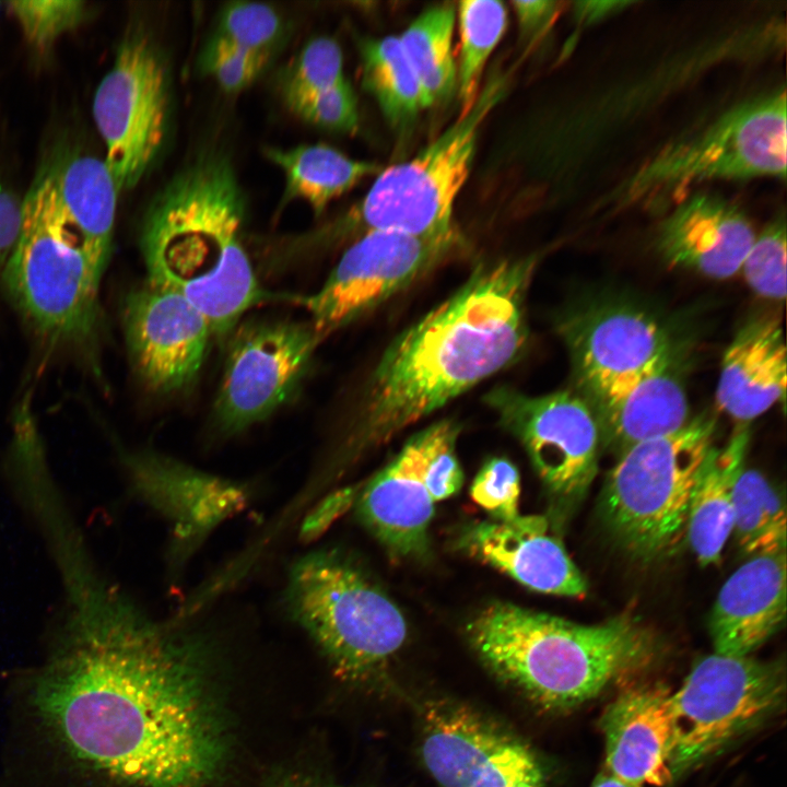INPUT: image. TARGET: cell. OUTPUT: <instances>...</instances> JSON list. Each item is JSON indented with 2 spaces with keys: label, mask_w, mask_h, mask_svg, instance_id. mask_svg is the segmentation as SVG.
<instances>
[{
  "label": "cell",
  "mask_w": 787,
  "mask_h": 787,
  "mask_svg": "<svg viewBox=\"0 0 787 787\" xmlns=\"http://www.w3.org/2000/svg\"><path fill=\"white\" fill-rule=\"evenodd\" d=\"M64 622L33 706L80 765L129 787H204L227 751L207 646L185 616L157 620L99 575L86 551L55 561Z\"/></svg>",
  "instance_id": "obj_1"
},
{
  "label": "cell",
  "mask_w": 787,
  "mask_h": 787,
  "mask_svg": "<svg viewBox=\"0 0 787 787\" xmlns=\"http://www.w3.org/2000/svg\"><path fill=\"white\" fill-rule=\"evenodd\" d=\"M537 265L536 255L480 262L451 295L387 345L344 430L332 471L354 463L524 354L526 299Z\"/></svg>",
  "instance_id": "obj_2"
},
{
  "label": "cell",
  "mask_w": 787,
  "mask_h": 787,
  "mask_svg": "<svg viewBox=\"0 0 787 787\" xmlns=\"http://www.w3.org/2000/svg\"><path fill=\"white\" fill-rule=\"evenodd\" d=\"M246 212L231 157L205 148L155 195L142 222L146 284L189 301L220 343L252 308L298 301L261 284L243 239Z\"/></svg>",
  "instance_id": "obj_3"
},
{
  "label": "cell",
  "mask_w": 787,
  "mask_h": 787,
  "mask_svg": "<svg viewBox=\"0 0 787 787\" xmlns=\"http://www.w3.org/2000/svg\"><path fill=\"white\" fill-rule=\"evenodd\" d=\"M465 636L501 682L557 712L597 697L644 665L651 650L646 632L627 616L579 624L507 601L482 607Z\"/></svg>",
  "instance_id": "obj_4"
},
{
  "label": "cell",
  "mask_w": 787,
  "mask_h": 787,
  "mask_svg": "<svg viewBox=\"0 0 787 787\" xmlns=\"http://www.w3.org/2000/svg\"><path fill=\"white\" fill-rule=\"evenodd\" d=\"M786 90L749 97L710 122L667 142L602 201L624 209H662L710 180L786 178Z\"/></svg>",
  "instance_id": "obj_5"
},
{
  "label": "cell",
  "mask_w": 787,
  "mask_h": 787,
  "mask_svg": "<svg viewBox=\"0 0 787 787\" xmlns=\"http://www.w3.org/2000/svg\"><path fill=\"white\" fill-rule=\"evenodd\" d=\"M496 74L458 119L412 158L383 168L365 196L316 237V245L355 239L372 231L416 236L459 232L454 205L465 185L480 128L507 90Z\"/></svg>",
  "instance_id": "obj_6"
},
{
  "label": "cell",
  "mask_w": 787,
  "mask_h": 787,
  "mask_svg": "<svg viewBox=\"0 0 787 787\" xmlns=\"http://www.w3.org/2000/svg\"><path fill=\"white\" fill-rule=\"evenodd\" d=\"M283 599L290 619L350 680L384 671L407 639L398 606L337 551L316 550L293 562Z\"/></svg>",
  "instance_id": "obj_7"
},
{
  "label": "cell",
  "mask_w": 787,
  "mask_h": 787,
  "mask_svg": "<svg viewBox=\"0 0 787 787\" xmlns=\"http://www.w3.org/2000/svg\"><path fill=\"white\" fill-rule=\"evenodd\" d=\"M3 271L11 296L38 331L55 340L90 333L105 267L66 216L47 171L21 201L20 232Z\"/></svg>",
  "instance_id": "obj_8"
},
{
  "label": "cell",
  "mask_w": 787,
  "mask_h": 787,
  "mask_svg": "<svg viewBox=\"0 0 787 787\" xmlns=\"http://www.w3.org/2000/svg\"><path fill=\"white\" fill-rule=\"evenodd\" d=\"M714 435L713 419L696 416L620 455L606 479L600 509L609 532L632 556H663L685 536L690 501Z\"/></svg>",
  "instance_id": "obj_9"
},
{
  "label": "cell",
  "mask_w": 787,
  "mask_h": 787,
  "mask_svg": "<svg viewBox=\"0 0 787 787\" xmlns=\"http://www.w3.org/2000/svg\"><path fill=\"white\" fill-rule=\"evenodd\" d=\"M778 662L713 653L701 658L672 692L678 743L672 780L761 726L785 698Z\"/></svg>",
  "instance_id": "obj_10"
},
{
  "label": "cell",
  "mask_w": 787,
  "mask_h": 787,
  "mask_svg": "<svg viewBox=\"0 0 787 787\" xmlns=\"http://www.w3.org/2000/svg\"><path fill=\"white\" fill-rule=\"evenodd\" d=\"M92 111L118 191L136 187L164 150L173 116L171 66L149 34L137 31L120 43Z\"/></svg>",
  "instance_id": "obj_11"
},
{
  "label": "cell",
  "mask_w": 787,
  "mask_h": 787,
  "mask_svg": "<svg viewBox=\"0 0 787 787\" xmlns=\"http://www.w3.org/2000/svg\"><path fill=\"white\" fill-rule=\"evenodd\" d=\"M322 343L309 322L247 319L231 332L211 422L223 436L263 422L299 392Z\"/></svg>",
  "instance_id": "obj_12"
},
{
  "label": "cell",
  "mask_w": 787,
  "mask_h": 787,
  "mask_svg": "<svg viewBox=\"0 0 787 787\" xmlns=\"http://www.w3.org/2000/svg\"><path fill=\"white\" fill-rule=\"evenodd\" d=\"M462 235L372 231L353 239L326 281L297 305L324 342L465 250Z\"/></svg>",
  "instance_id": "obj_13"
},
{
  "label": "cell",
  "mask_w": 787,
  "mask_h": 787,
  "mask_svg": "<svg viewBox=\"0 0 787 787\" xmlns=\"http://www.w3.org/2000/svg\"><path fill=\"white\" fill-rule=\"evenodd\" d=\"M483 402L522 445L550 497L548 518L559 524L597 473L601 438L596 414L568 390L531 396L501 385Z\"/></svg>",
  "instance_id": "obj_14"
},
{
  "label": "cell",
  "mask_w": 787,
  "mask_h": 787,
  "mask_svg": "<svg viewBox=\"0 0 787 787\" xmlns=\"http://www.w3.org/2000/svg\"><path fill=\"white\" fill-rule=\"evenodd\" d=\"M421 725L422 762L439 787H544L531 748L479 712L430 702Z\"/></svg>",
  "instance_id": "obj_15"
},
{
  "label": "cell",
  "mask_w": 787,
  "mask_h": 787,
  "mask_svg": "<svg viewBox=\"0 0 787 787\" xmlns=\"http://www.w3.org/2000/svg\"><path fill=\"white\" fill-rule=\"evenodd\" d=\"M131 489L169 526L168 557L179 568L219 525L243 512L251 488L152 449L121 453Z\"/></svg>",
  "instance_id": "obj_16"
},
{
  "label": "cell",
  "mask_w": 787,
  "mask_h": 787,
  "mask_svg": "<svg viewBox=\"0 0 787 787\" xmlns=\"http://www.w3.org/2000/svg\"><path fill=\"white\" fill-rule=\"evenodd\" d=\"M124 331L134 371L161 396L181 393L195 384L214 339L189 301L149 284L126 297Z\"/></svg>",
  "instance_id": "obj_17"
},
{
  "label": "cell",
  "mask_w": 787,
  "mask_h": 787,
  "mask_svg": "<svg viewBox=\"0 0 787 787\" xmlns=\"http://www.w3.org/2000/svg\"><path fill=\"white\" fill-rule=\"evenodd\" d=\"M580 383L596 400L606 398L641 374L672 357L663 326L643 309L609 304L561 321Z\"/></svg>",
  "instance_id": "obj_18"
},
{
  "label": "cell",
  "mask_w": 787,
  "mask_h": 787,
  "mask_svg": "<svg viewBox=\"0 0 787 787\" xmlns=\"http://www.w3.org/2000/svg\"><path fill=\"white\" fill-rule=\"evenodd\" d=\"M672 692L658 684L637 685L606 707L600 723L604 771L635 787L672 782L678 743Z\"/></svg>",
  "instance_id": "obj_19"
},
{
  "label": "cell",
  "mask_w": 787,
  "mask_h": 787,
  "mask_svg": "<svg viewBox=\"0 0 787 787\" xmlns=\"http://www.w3.org/2000/svg\"><path fill=\"white\" fill-rule=\"evenodd\" d=\"M427 442V427L412 435L361 486L354 503L359 520L395 560H421L430 552L428 527L436 503L423 479Z\"/></svg>",
  "instance_id": "obj_20"
},
{
  "label": "cell",
  "mask_w": 787,
  "mask_h": 787,
  "mask_svg": "<svg viewBox=\"0 0 787 787\" xmlns=\"http://www.w3.org/2000/svg\"><path fill=\"white\" fill-rule=\"evenodd\" d=\"M456 544L531 590L573 598L587 592L584 575L551 533L547 516L520 515L510 524L475 521L461 530Z\"/></svg>",
  "instance_id": "obj_21"
},
{
  "label": "cell",
  "mask_w": 787,
  "mask_h": 787,
  "mask_svg": "<svg viewBox=\"0 0 787 787\" xmlns=\"http://www.w3.org/2000/svg\"><path fill=\"white\" fill-rule=\"evenodd\" d=\"M755 236L736 203L695 192L674 204L660 224L657 244L671 265L721 280L740 272Z\"/></svg>",
  "instance_id": "obj_22"
},
{
  "label": "cell",
  "mask_w": 787,
  "mask_h": 787,
  "mask_svg": "<svg viewBox=\"0 0 787 787\" xmlns=\"http://www.w3.org/2000/svg\"><path fill=\"white\" fill-rule=\"evenodd\" d=\"M786 618V551L750 556L724 583L709 615L714 653L750 656Z\"/></svg>",
  "instance_id": "obj_23"
},
{
  "label": "cell",
  "mask_w": 787,
  "mask_h": 787,
  "mask_svg": "<svg viewBox=\"0 0 787 787\" xmlns=\"http://www.w3.org/2000/svg\"><path fill=\"white\" fill-rule=\"evenodd\" d=\"M786 377V345L779 322L770 317L751 319L724 353L716 402L744 424L785 402Z\"/></svg>",
  "instance_id": "obj_24"
},
{
  "label": "cell",
  "mask_w": 787,
  "mask_h": 787,
  "mask_svg": "<svg viewBox=\"0 0 787 787\" xmlns=\"http://www.w3.org/2000/svg\"><path fill=\"white\" fill-rule=\"evenodd\" d=\"M600 438L620 455L630 447L682 428L689 421L684 386L672 357L597 400Z\"/></svg>",
  "instance_id": "obj_25"
},
{
  "label": "cell",
  "mask_w": 787,
  "mask_h": 787,
  "mask_svg": "<svg viewBox=\"0 0 787 787\" xmlns=\"http://www.w3.org/2000/svg\"><path fill=\"white\" fill-rule=\"evenodd\" d=\"M748 445L749 431L743 424L724 447L712 449L694 486L685 538L702 565L717 563L731 536L733 491Z\"/></svg>",
  "instance_id": "obj_26"
},
{
  "label": "cell",
  "mask_w": 787,
  "mask_h": 787,
  "mask_svg": "<svg viewBox=\"0 0 787 787\" xmlns=\"http://www.w3.org/2000/svg\"><path fill=\"white\" fill-rule=\"evenodd\" d=\"M59 203L96 260L110 256L118 189L104 160L68 157L47 169Z\"/></svg>",
  "instance_id": "obj_27"
},
{
  "label": "cell",
  "mask_w": 787,
  "mask_h": 787,
  "mask_svg": "<svg viewBox=\"0 0 787 787\" xmlns=\"http://www.w3.org/2000/svg\"><path fill=\"white\" fill-rule=\"evenodd\" d=\"M265 155L284 175L282 204L305 201L316 216L322 214L332 200L383 169L375 162L353 160L322 143L286 149L271 146L265 150Z\"/></svg>",
  "instance_id": "obj_28"
},
{
  "label": "cell",
  "mask_w": 787,
  "mask_h": 787,
  "mask_svg": "<svg viewBox=\"0 0 787 787\" xmlns=\"http://www.w3.org/2000/svg\"><path fill=\"white\" fill-rule=\"evenodd\" d=\"M359 49L364 90L392 128L410 127L428 105L398 36L364 38Z\"/></svg>",
  "instance_id": "obj_29"
},
{
  "label": "cell",
  "mask_w": 787,
  "mask_h": 787,
  "mask_svg": "<svg viewBox=\"0 0 787 787\" xmlns=\"http://www.w3.org/2000/svg\"><path fill=\"white\" fill-rule=\"evenodd\" d=\"M455 23L456 7L445 2L425 9L398 36L428 107L447 102L456 92Z\"/></svg>",
  "instance_id": "obj_30"
},
{
  "label": "cell",
  "mask_w": 787,
  "mask_h": 787,
  "mask_svg": "<svg viewBox=\"0 0 787 787\" xmlns=\"http://www.w3.org/2000/svg\"><path fill=\"white\" fill-rule=\"evenodd\" d=\"M748 555L786 551L785 500L760 471L743 468L733 491L732 532Z\"/></svg>",
  "instance_id": "obj_31"
},
{
  "label": "cell",
  "mask_w": 787,
  "mask_h": 787,
  "mask_svg": "<svg viewBox=\"0 0 787 787\" xmlns=\"http://www.w3.org/2000/svg\"><path fill=\"white\" fill-rule=\"evenodd\" d=\"M459 31L456 93L462 111L474 102L484 66L503 37L507 10L502 1L465 0L456 7Z\"/></svg>",
  "instance_id": "obj_32"
},
{
  "label": "cell",
  "mask_w": 787,
  "mask_h": 787,
  "mask_svg": "<svg viewBox=\"0 0 787 787\" xmlns=\"http://www.w3.org/2000/svg\"><path fill=\"white\" fill-rule=\"evenodd\" d=\"M345 79L343 54L339 44L326 36L310 39L283 70L280 92L289 106Z\"/></svg>",
  "instance_id": "obj_33"
},
{
  "label": "cell",
  "mask_w": 787,
  "mask_h": 787,
  "mask_svg": "<svg viewBox=\"0 0 787 787\" xmlns=\"http://www.w3.org/2000/svg\"><path fill=\"white\" fill-rule=\"evenodd\" d=\"M285 33L280 13L267 3L234 1L221 10L216 35L255 54L270 57Z\"/></svg>",
  "instance_id": "obj_34"
},
{
  "label": "cell",
  "mask_w": 787,
  "mask_h": 787,
  "mask_svg": "<svg viewBox=\"0 0 787 787\" xmlns=\"http://www.w3.org/2000/svg\"><path fill=\"white\" fill-rule=\"evenodd\" d=\"M740 271L759 295L782 301L786 296V215L778 212L755 236Z\"/></svg>",
  "instance_id": "obj_35"
},
{
  "label": "cell",
  "mask_w": 787,
  "mask_h": 787,
  "mask_svg": "<svg viewBox=\"0 0 787 787\" xmlns=\"http://www.w3.org/2000/svg\"><path fill=\"white\" fill-rule=\"evenodd\" d=\"M8 8L27 42L38 50H46L74 28L86 10L80 0H17L8 2Z\"/></svg>",
  "instance_id": "obj_36"
},
{
  "label": "cell",
  "mask_w": 787,
  "mask_h": 787,
  "mask_svg": "<svg viewBox=\"0 0 787 787\" xmlns=\"http://www.w3.org/2000/svg\"><path fill=\"white\" fill-rule=\"evenodd\" d=\"M270 57L245 50L219 35L203 46L199 70L224 92L235 94L250 86L262 73Z\"/></svg>",
  "instance_id": "obj_37"
},
{
  "label": "cell",
  "mask_w": 787,
  "mask_h": 787,
  "mask_svg": "<svg viewBox=\"0 0 787 787\" xmlns=\"http://www.w3.org/2000/svg\"><path fill=\"white\" fill-rule=\"evenodd\" d=\"M520 477L516 466L503 457L483 463L470 486L472 501L494 521L510 524L519 513Z\"/></svg>",
  "instance_id": "obj_38"
},
{
  "label": "cell",
  "mask_w": 787,
  "mask_h": 787,
  "mask_svg": "<svg viewBox=\"0 0 787 787\" xmlns=\"http://www.w3.org/2000/svg\"><path fill=\"white\" fill-rule=\"evenodd\" d=\"M289 108L304 121L325 130L353 132L357 129V99L346 79L292 104Z\"/></svg>",
  "instance_id": "obj_39"
},
{
  "label": "cell",
  "mask_w": 787,
  "mask_h": 787,
  "mask_svg": "<svg viewBox=\"0 0 787 787\" xmlns=\"http://www.w3.org/2000/svg\"><path fill=\"white\" fill-rule=\"evenodd\" d=\"M362 485L336 490L319 501L302 519L298 540L309 543L319 538L331 524L354 505Z\"/></svg>",
  "instance_id": "obj_40"
},
{
  "label": "cell",
  "mask_w": 787,
  "mask_h": 787,
  "mask_svg": "<svg viewBox=\"0 0 787 787\" xmlns=\"http://www.w3.org/2000/svg\"><path fill=\"white\" fill-rule=\"evenodd\" d=\"M556 1H514L520 35L525 40H535L551 25L556 15Z\"/></svg>",
  "instance_id": "obj_41"
},
{
  "label": "cell",
  "mask_w": 787,
  "mask_h": 787,
  "mask_svg": "<svg viewBox=\"0 0 787 787\" xmlns=\"http://www.w3.org/2000/svg\"><path fill=\"white\" fill-rule=\"evenodd\" d=\"M21 201L0 187V269L3 270L19 236Z\"/></svg>",
  "instance_id": "obj_42"
},
{
  "label": "cell",
  "mask_w": 787,
  "mask_h": 787,
  "mask_svg": "<svg viewBox=\"0 0 787 787\" xmlns=\"http://www.w3.org/2000/svg\"><path fill=\"white\" fill-rule=\"evenodd\" d=\"M632 3L629 1H579L575 3L574 14L579 24L589 25L621 11Z\"/></svg>",
  "instance_id": "obj_43"
},
{
  "label": "cell",
  "mask_w": 787,
  "mask_h": 787,
  "mask_svg": "<svg viewBox=\"0 0 787 787\" xmlns=\"http://www.w3.org/2000/svg\"><path fill=\"white\" fill-rule=\"evenodd\" d=\"M589 787H635L610 775L603 768L596 775Z\"/></svg>",
  "instance_id": "obj_44"
}]
</instances>
